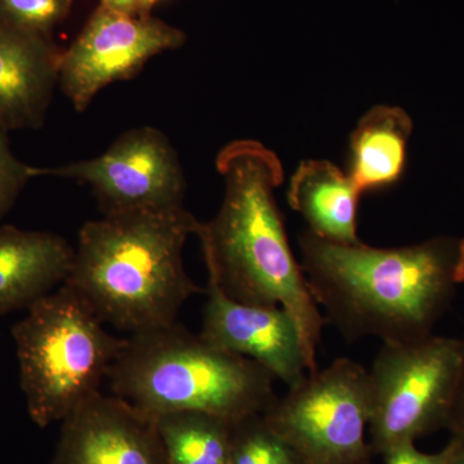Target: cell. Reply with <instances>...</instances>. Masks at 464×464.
I'll return each instance as SVG.
<instances>
[{"mask_svg":"<svg viewBox=\"0 0 464 464\" xmlns=\"http://www.w3.org/2000/svg\"><path fill=\"white\" fill-rule=\"evenodd\" d=\"M167 464H231L234 422L201 413L177 411L157 420Z\"/></svg>","mask_w":464,"mask_h":464,"instance_id":"2e32d148","label":"cell"},{"mask_svg":"<svg viewBox=\"0 0 464 464\" xmlns=\"http://www.w3.org/2000/svg\"><path fill=\"white\" fill-rule=\"evenodd\" d=\"M411 132L413 121L395 106H375L360 119L351 134L347 174L362 194L399 181Z\"/></svg>","mask_w":464,"mask_h":464,"instance_id":"9a60e30c","label":"cell"},{"mask_svg":"<svg viewBox=\"0 0 464 464\" xmlns=\"http://www.w3.org/2000/svg\"><path fill=\"white\" fill-rule=\"evenodd\" d=\"M159 2L160 0H101V5L118 9V11L127 12V14L148 16V14H151V9Z\"/></svg>","mask_w":464,"mask_h":464,"instance_id":"7402d4cb","label":"cell"},{"mask_svg":"<svg viewBox=\"0 0 464 464\" xmlns=\"http://www.w3.org/2000/svg\"><path fill=\"white\" fill-rule=\"evenodd\" d=\"M460 369V341L429 337L382 342L369 374L372 451L383 456L405 442L447 429Z\"/></svg>","mask_w":464,"mask_h":464,"instance_id":"8992f818","label":"cell"},{"mask_svg":"<svg viewBox=\"0 0 464 464\" xmlns=\"http://www.w3.org/2000/svg\"><path fill=\"white\" fill-rule=\"evenodd\" d=\"M72 261L65 237L0 224V315L27 310L65 284Z\"/></svg>","mask_w":464,"mask_h":464,"instance_id":"4fadbf2b","label":"cell"},{"mask_svg":"<svg viewBox=\"0 0 464 464\" xmlns=\"http://www.w3.org/2000/svg\"><path fill=\"white\" fill-rule=\"evenodd\" d=\"M44 176L90 186L103 215L181 206L186 179L169 139L154 127L121 134L103 154L65 166L44 168Z\"/></svg>","mask_w":464,"mask_h":464,"instance_id":"9c48e42d","label":"cell"},{"mask_svg":"<svg viewBox=\"0 0 464 464\" xmlns=\"http://www.w3.org/2000/svg\"><path fill=\"white\" fill-rule=\"evenodd\" d=\"M61 54L48 36L0 24V123L9 130H38L44 123Z\"/></svg>","mask_w":464,"mask_h":464,"instance_id":"7c38bea8","label":"cell"},{"mask_svg":"<svg viewBox=\"0 0 464 464\" xmlns=\"http://www.w3.org/2000/svg\"><path fill=\"white\" fill-rule=\"evenodd\" d=\"M275 380L255 360L222 350L179 323L125 338L108 377L111 393L154 420L201 411L234 423L274 404Z\"/></svg>","mask_w":464,"mask_h":464,"instance_id":"277c9868","label":"cell"},{"mask_svg":"<svg viewBox=\"0 0 464 464\" xmlns=\"http://www.w3.org/2000/svg\"><path fill=\"white\" fill-rule=\"evenodd\" d=\"M186 35L159 18L101 5L60 61L58 85L76 111L83 112L101 90L130 81L150 58L177 50Z\"/></svg>","mask_w":464,"mask_h":464,"instance_id":"ba28073f","label":"cell"},{"mask_svg":"<svg viewBox=\"0 0 464 464\" xmlns=\"http://www.w3.org/2000/svg\"><path fill=\"white\" fill-rule=\"evenodd\" d=\"M51 464H167V457L157 420L99 392L61 422Z\"/></svg>","mask_w":464,"mask_h":464,"instance_id":"8fae6325","label":"cell"},{"mask_svg":"<svg viewBox=\"0 0 464 464\" xmlns=\"http://www.w3.org/2000/svg\"><path fill=\"white\" fill-rule=\"evenodd\" d=\"M453 439L456 440L457 445L450 464H464V441L460 439Z\"/></svg>","mask_w":464,"mask_h":464,"instance_id":"603a6c76","label":"cell"},{"mask_svg":"<svg viewBox=\"0 0 464 464\" xmlns=\"http://www.w3.org/2000/svg\"><path fill=\"white\" fill-rule=\"evenodd\" d=\"M11 130L0 123V224L14 208L27 183L44 176V168L24 163L12 151L8 133Z\"/></svg>","mask_w":464,"mask_h":464,"instance_id":"d6986e66","label":"cell"},{"mask_svg":"<svg viewBox=\"0 0 464 464\" xmlns=\"http://www.w3.org/2000/svg\"><path fill=\"white\" fill-rule=\"evenodd\" d=\"M362 192L351 177L328 160H306L290 179V207L304 217L308 231L338 244H359L357 206Z\"/></svg>","mask_w":464,"mask_h":464,"instance_id":"5bb4252c","label":"cell"},{"mask_svg":"<svg viewBox=\"0 0 464 464\" xmlns=\"http://www.w3.org/2000/svg\"><path fill=\"white\" fill-rule=\"evenodd\" d=\"M199 334L215 346L255 360L276 380L295 386L308 374V362L295 320L282 306L244 304L208 279Z\"/></svg>","mask_w":464,"mask_h":464,"instance_id":"30bf717a","label":"cell"},{"mask_svg":"<svg viewBox=\"0 0 464 464\" xmlns=\"http://www.w3.org/2000/svg\"><path fill=\"white\" fill-rule=\"evenodd\" d=\"M200 221L181 206L103 215L79 231L65 284L105 325L130 335L177 323L204 290L183 266V248Z\"/></svg>","mask_w":464,"mask_h":464,"instance_id":"3957f363","label":"cell"},{"mask_svg":"<svg viewBox=\"0 0 464 464\" xmlns=\"http://www.w3.org/2000/svg\"><path fill=\"white\" fill-rule=\"evenodd\" d=\"M12 337L27 413L41 429L101 392L125 342L67 284L27 308Z\"/></svg>","mask_w":464,"mask_h":464,"instance_id":"5b68a950","label":"cell"},{"mask_svg":"<svg viewBox=\"0 0 464 464\" xmlns=\"http://www.w3.org/2000/svg\"><path fill=\"white\" fill-rule=\"evenodd\" d=\"M368 371L348 357L308 373L265 411L301 464H372Z\"/></svg>","mask_w":464,"mask_h":464,"instance_id":"52a82bcc","label":"cell"},{"mask_svg":"<svg viewBox=\"0 0 464 464\" xmlns=\"http://www.w3.org/2000/svg\"><path fill=\"white\" fill-rule=\"evenodd\" d=\"M460 341V369L456 396H454L453 406L447 429L451 432V438L463 440L464 441V335Z\"/></svg>","mask_w":464,"mask_h":464,"instance_id":"44dd1931","label":"cell"},{"mask_svg":"<svg viewBox=\"0 0 464 464\" xmlns=\"http://www.w3.org/2000/svg\"><path fill=\"white\" fill-rule=\"evenodd\" d=\"M231 464H301L293 449L266 422L250 415L232 427Z\"/></svg>","mask_w":464,"mask_h":464,"instance_id":"e0dca14e","label":"cell"},{"mask_svg":"<svg viewBox=\"0 0 464 464\" xmlns=\"http://www.w3.org/2000/svg\"><path fill=\"white\" fill-rule=\"evenodd\" d=\"M216 166L224 199L215 218L200 222L197 232L208 279L244 304L285 308L314 373L326 322L290 248L275 198L284 182L282 161L264 143L237 140L219 151Z\"/></svg>","mask_w":464,"mask_h":464,"instance_id":"7a4b0ae2","label":"cell"},{"mask_svg":"<svg viewBox=\"0 0 464 464\" xmlns=\"http://www.w3.org/2000/svg\"><path fill=\"white\" fill-rule=\"evenodd\" d=\"M72 5V0H0V24L51 38Z\"/></svg>","mask_w":464,"mask_h":464,"instance_id":"ac0fdd59","label":"cell"},{"mask_svg":"<svg viewBox=\"0 0 464 464\" xmlns=\"http://www.w3.org/2000/svg\"><path fill=\"white\" fill-rule=\"evenodd\" d=\"M302 270L325 322L350 342L420 340L432 334L464 284V237L399 248L298 237Z\"/></svg>","mask_w":464,"mask_h":464,"instance_id":"6da1fadb","label":"cell"},{"mask_svg":"<svg viewBox=\"0 0 464 464\" xmlns=\"http://www.w3.org/2000/svg\"><path fill=\"white\" fill-rule=\"evenodd\" d=\"M456 440L451 438L447 447L438 453H424L418 450L415 442H405L383 454L386 464H450L456 450Z\"/></svg>","mask_w":464,"mask_h":464,"instance_id":"ffe728a7","label":"cell"}]
</instances>
